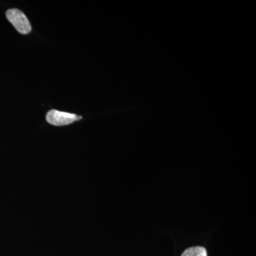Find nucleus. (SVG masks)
I'll return each instance as SVG.
<instances>
[{"label":"nucleus","instance_id":"2","mask_svg":"<svg viewBox=\"0 0 256 256\" xmlns=\"http://www.w3.org/2000/svg\"><path fill=\"white\" fill-rule=\"evenodd\" d=\"M82 118L77 117L75 114L60 112L56 110H52L46 114V121L48 124L55 126H64L73 124L75 121Z\"/></svg>","mask_w":256,"mask_h":256},{"label":"nucleus","instance_id":"1","mask_svg":"<svg viewBox=\"0 0 256 256\" xmlns=\"http://www.w3.org/2000/svg\"><path fill=\"white\" fill-rule=\"evenodd\" d=\"M6 16L18 32L22 34H28L32 31V26L26 15L18 9H11L6 12Z\"/></svg>","mask_w":256,"mask_h":256},{"label":"nucleus","instance_id":"3","mask_svg":"<svg viewBox=\"0 0 256 256\" xmlns=\"http://www.w3.org/2000/svg\"><path fill=\"white\" fill-rule=\"evenodd\" d=\"M181 256H207V252L204 247H192L185 250Z\"/></svg>","mask_w":256,"mask_h":256}]
</instances>
